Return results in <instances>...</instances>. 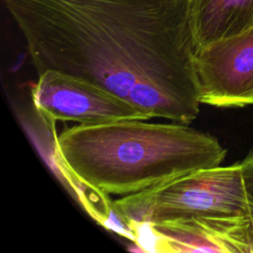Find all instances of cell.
<instances>
[{
    "label": "cell",
    "instance_id": "obj_6",
    "mask_svg": "<svg viewBox=\"0 0 253 253\" xmlns=\"http://www.w3.org/2000/svg\"><path fill=\"white\" fill-rule=\"evenodd\" d=\"M201 104L241 108L253 104V27L196 49Z\"/></svg>",
    "mask_w": 253,
    "mask_h": 253
},
{
    "label": "cell",
    "instance_id": "obj_3",
    "mask_svg": "<svg viewBox=\"0 0 253 253\" xmlns=\"http://www.w3.org/2000/svg\"><path fill=\"white\" fill-rule=\"evenodd\" d=\"M129 226L194 216L249 215L241 163L200 169L112 201Z\"/></svg>",
    "mask_w": 253,
    "mask_h": 253
},
{
    "label": "cell",
    "instance_id": "obj_5",
    "mask_svg": "<svg viewBox=\"0 0 253 253\" xmlns=\"http://www.w3.org/2000/svg\"><path fill=\"white\" fill-rule=\"evenodd\" d=\"M133 241L152 252L253 253L249 215L194 216L130 226Z\"/></svg>",
    "mask_w": 253,
    "mask_h": 253
},
{
    "label": "cell",
    "instance_id": "obj_7",
    "mask_svg": "<svg viewBox=\"0 0 253 253\" xmlns=\"http://www.w3.org/2000/svg\"><path fill=\"white\" fill-rule=\"evenodd\" d=\"M196 49L253 27V0H191Z\"/></svg>",
    "mask_w": 253,
    "mask_h": 253
},
{
    "label": "cell",
    "instance_id": "obj_8",
    "mask_svg": "<svg viewBox=\"0 0 253 253\" xmlns=\"http://www.w3.org/2000/svg\"><path fill=\"white\" fill-rule=\"evenodd\" d=\"M249 216L253 222V150L240 162Z\"/></svg>",
    "mask_w": 253,
    "mask_h": 253
},
{
    "label": "cell",
    "instance_id": "obj_4",
    "mask_svg": "<svg viewBox=\"0 0 253 253\" xmlns=\"http://www.w3.org/2000/svg\"><path fill=\"white\" fill-rule=\"evenodd\" d=\"M32 99L38 115L51 131L57 122L94 125L151 119L107 89L56 70L39 74L32 88Z\"/></svg>",
    "mask_w": 253,
    "mask_h": 253
},
{
    "label": "cell",
    "instance_id": "obj_1",
    "mask_svg": "<svg viewBox=\"0 0 253 253\" xmlns=\"http://www.w3.org/2000/svg\"><path fill=\"white\" fill-rule=\"evenodd\" d=\"M38 74L92 82L151 119L200 112L191 0H5Z\"/></svg>",
    "mask_w": 253,
    "mask_h": 253
},
{
    "label": "cell",
    "instance_id": "obj_2",
    "mask_svg": "<svg viewBox=\"0 0 253 253\" xmlns=\"http://www.w3.org/2000/svg\"><path fill=\"white\" fill-rule=\"evenodd\" d=\"M125 120L78 125L54 135L57 165L80 186L128 196L220 165L226 149L190 125Z\"/></svg>",
    "mask_w": 253,
    "mask_h": 253
}]
</instances>
